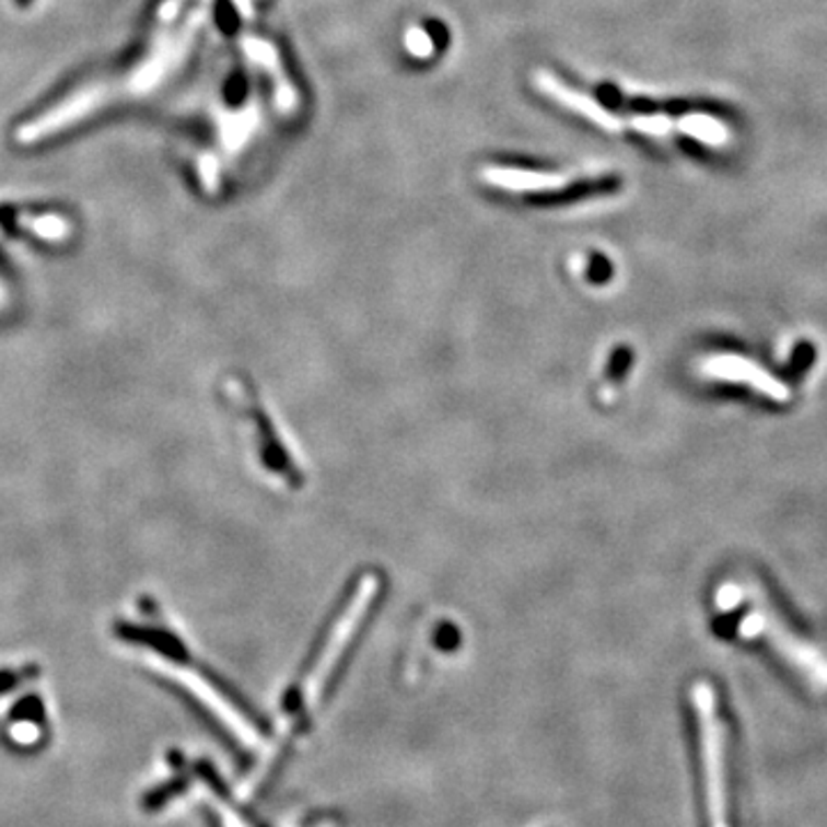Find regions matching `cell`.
Returning <instances> with one entry per match:
<instances>
[{
    "label": "cell",
    "instance_id": "obj_1",
    "mask_svg": "<svg viewBox=\"0 0 827 827\" xmlns=\"http://www.w3.org/2000/svg\"><path fill=\"white\" fill-rule=\"evenodd\" d=\"M205 23V12L194 10L189 14V21L184 23L177 31H161L154 35L152 42V51L150 58L138 62L131 74L127 72L125 79H118L115 83L110 81H95L81 90H77L74 95H69L54 104L51 108H46L39 113L37 118L26 120L16 129V141L21 143H37L44 141L69 125H77L88 115L97 113L100 108L115 104L120 100H133L148 95V90L159 85L161 81H166L171 77L173 69H177L184 60H187L191 46H194V35Z\"/></svg>",
    "mask_w": 827,
    "mask_h": 827
},
{
    "label": "cell",
    "instance_id": "obj_4",
    "mask_svg": "<svg viewBox=\"0 0 827 827\" xmlns=\"http://www.w3.org/2000/svg\"><path fill=\"white\" fill-rule=\"evenodd\" d=\"M701 371L710 377H722V380H733V382L749 380L754 384V388H758L761 394H766L774 400H787L789 398L787 388H781L779 382H774L772 377H768L761 371H756V365H752V363H747L738 357H724V354L708 357L703 361Z\"/></svg>",
    "mask_w": 827,
    "mask_h": 827
},
{
    "label": "cell",
    "instance_id": "obj_5",
    "mask_svg": "<svg viewBox=\"0 0 827 827\" xmlns=\"http://www.w3.org/2000/svg\"><path fill=\"white\" fill-rule=\"evenodd\" d=\"M16 3H31V0H16Z\"/></svg>",
    "mask_w": 827,
    "mask_h": 827
},
{
    "label": "cell",
    "instance_id": "obj_3",
    "mask_svg": "<svg viewBox=\"0 0 827 827\" xmlns=\"http://www.w3.org/2000/svg\"><path fill=\"white\" fill-rule=\"evenodd\" d=\"M377 593H380V580L375 578V574H363V578L357 584V589H354V593H352V597L348 601V605H345V609L340 611L336 626H334V630H331V634L325 643V649L319 651V657H317L313 672L308 676V692L311 695L315 692V689L322 687V683H325V678L331 674V669L338 664L345 649L350 647V641L359 632L361 620L365 618L368 611H371Z\"/></svg>",
    "mask_w": 827,
    "mask_h": 827
},
{
    "label": "cell",
    "instance_id": "obj_2",
    "mask_svg": "<svg viewBox=\"0 0 827 827\" xmlns=\"http://www.w3.org/2000/svg\"><path fill=\"white\" fill-rule=\"evenodd\" d=\"M695 706L701 738V791L708 827H731L729 809V743L712 687L701 683L695 689Z\"/></svg>",
    "mask_w": 827,
    "mask_h": 827
}]
</instances>
